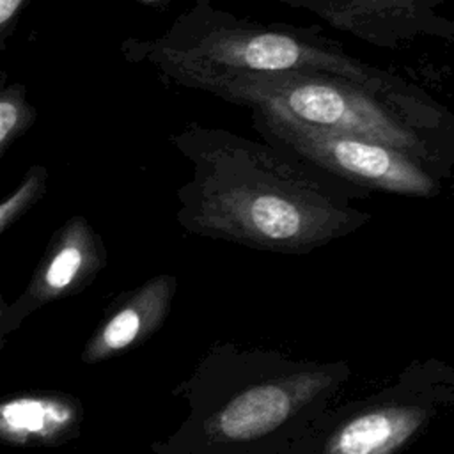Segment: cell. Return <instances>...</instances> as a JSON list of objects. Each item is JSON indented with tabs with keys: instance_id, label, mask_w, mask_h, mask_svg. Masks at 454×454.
I'll list each match as a JSON object with an SVG mask.
<instances>
[{
	"instance_id": "obj_1",
	"label": "cell",
	"mask_w": 454,
	"mask_h": 454,
	"mask_svg": "<svg viewBox=\"0 0 454 454\" xmlns=\"http://www.w3.org/2000/svg\"><path fill=\"white\" fill-rule=\"evenodd\" d=\"M170 144L192 165L176 213L190 234L296 255L371 220L340 181L266 142L192 122Z\"/></svg>"
},
{
	"instance_id": "obj_2",
	"label": "cell",
	"mask_w": 454,
	"mask_h": 454,
	"mask_svg": "<svg viewBox=\"0 0 454 454\" xmlns=\"http://www.w3.org/2000/svg\"><path fill=\"white\" fill-rule=\"evenodd\" d=\"M351 378L346 360L293 358L277 349L213 344L174 395L184 420L154 454H284Z\"/></svg>"
},
{
	"instance_id": "obj_3",
	"label": "cell",
	"mask_w": 454,
	"mask_h": 454,
	"mask_svg": "<svg viewBox=\"0 0 454 454\" xmlns=\"http://www.w3.org/2000/svg\"><path fill=\"white\" fill-rule=\"evenodd\" d=\"M232 105L404 151L443 177L454 165V121L420 98H390L346 78L300 71L184 69L161 78Z\"/></svg>"
},
{
	"instance_id": "obj_4",
	"label": "cell",
	"mask_w": 454,
	"mask_h": 454,
	"mask_svg": "<svg viewBox=\"0 0 454 454\" xmlns=\"http://www.w3.org/2000/svg\"><path fill=\"white\" fill-rule=\"evenodd\" d=\"M121 53L131 64L153 67L160 78L184 69L300 71L346 78L390 98L424 96L317 32L241 20L211 0H197L156 37L124 39Z\"/></svg>"
},
{
	"instance_id": "obj_5",
	"label": "cell",
	"mask_w": 454,
	"mask_h": 454,
	"mask_svg": "<svg viewBox=\"0 0 454 454\" xmlns=\"http://www.w3.org/2000/svg\"><path fill=\"white\" fill-rule=\"evenodd\" d=\"M454 406V367L413 360L378 392L330 406L284 454H406Z\"/></svg>"
},
{
	"instance_id": "obj_6",
	"label": "cell",
	"mask_w": 454,
	"mask_h": 454,
	"mask_svg": "<svg viewBox=\"0 0 454 454\" xmlns=\"http://www.w3.org/2000/svg\"><path fill=\"white\" fill-rule=\"evenodd\" d=\"M250 119L266 144L340 183L406 197H434L442 192L440 172L395 147L254 110Z\"/></svg>"
},
{
	"instance_id": "obj_7",
	"label": "cell",
	"mask_w": 454,
	"mask_h": 454,
	"mask_svg": "<svg viewBox=\"0 0 454 454\" xmlns=\"http://www.w3.org/2000/svg\"><path fill=\"white\" fill-rule=\"evenodd\" d=\"M106 261L105 241L92 223L82 215L69 216L51 234L25 289L7 303L5 332L18 330L39 309L85 291Z\"/></svg>"
},
{
	"instance_id": "obj_8",
	"label": "cell",
	"mask_w": 454,
	"mask_h": 454,
	"mask_svg": "<svg viewBox=\"0 0 454 454\" xmlns=\"http://www.w3.org/2000/svg\"><path fill=\"white\" fill-rule=\"evenodd\" d=\"M303 5L339 30L385 48H401L420 35L450 37L449 20L411 0H284Z\"/></svg>"
},
{
	"instance_id": "obj_9",
	"label": "cell",
	"mask_w": 454,
	"mask_h": 454,
	"mask_svg": "<svg viewBox=\"0 0 454 454\" xmlns=\"http://www.w3.org/2000/svg\"><path fill=\"white\" fill-rule=\"evenodd\" d=\"M177 291V278L160 273L121 293L89 335L82 362L99 364L149 340L165 323Z\"/></svg>"
},
{
	"instance_id": "obj_10",
	"label": "cell",
	"mask_w": 454,
	"mask_h": 454,
	"mask_svg": "<svg viewBox=\"0 0 454 454\" xmlns=\"http://www.w3.org/2000/svg\"><path fill=\"white\" fill-rule=\"evenodd\" d=\"M82 401L62 390H30L0 397V445L39 449L80 438Z\"/></svg>"
},
{
	"instance_id": "obj_11",
	"label": "cell",
	"mask_w": 454,
	"mask_h": 454,
	"mask_svg": "<svg viewBox=\"0 0 454 454\" xmlns=\"http://www.w3.org/2000/svg\"><path fill=\"white\" fill-rule=\"evenodd\" d=\"M37 112L20 82L0 80V160L35 122Z\"/></svg>"
},
{
	"instance_id": "obj_12",
	"label": "cell",
	"mask_w": 454,
	"mask_h": 454,
	"mask_svg": "<svg viewBox=\"0 0 454 454\" xmlns=\"http://www.w3.org/2000/svg\"><path fill=\"white\" fill-rule=\"evenodd\" d=\"M48 190V170L41 163H34L18 181V184L0 199V236L21 220Z\"/></svg>"
},
{
	"instance_id": "obj_13",
	"label": "cell",
	"mask_w": 454,
	"mask_h": 454,
	"mask_svg": "<svg viewBox=\"0 0 454 454\" xmlns=\"http://www.w3.org/2000/svg\"><path fill=\"white\" fill-rule=\"evenodd\" d=\"M28 0H0V50H5Z\"/></svg>"
},
{
	"instance_id": "obj_14",
	"label": "cell",
	"mask_w": 454,
	"mask_h": 454,
	"mask_svg": "<svg viewBox=\"0 0 454 454\" xmlns=\"http://www.w3.org/2000/svg\"><path fill=\"white\" fill-rule=\"evenodd\" d=\"M5 312H7V301L4 300L2 293H0V353H2V348H4V340H5V326H4V319H5Z\"/></svg>"
},
{
	"instance_id": "obj_15",
	"label": "cell",
	"mask_w": 454,
	"mask_h": 454,
	"mask_svg": "<svg viewBox=\"0 0 454 454\" xmlns=\"http://www.w3.org/2000/svg\"><path fill=\"white\" fill-rule=\"evenodd\" d=\"M124 2H145V4H149V2H161V0H124Z\"/></svg>"
}]
</instances>
